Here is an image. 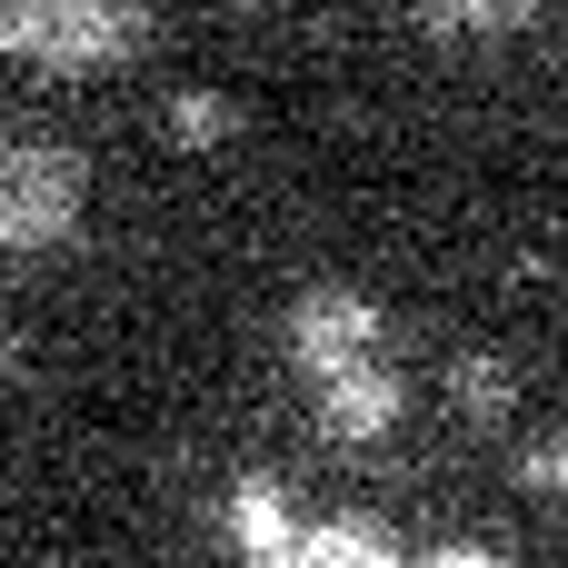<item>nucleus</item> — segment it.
Returning <instances> with one entry per match:
<instances>
[{
  "label": "nucleus",
  "mask_w": 568,
  "mask_h": 568,
  "mask_svg": "<svg viewBox=\"0 0 568 568\" xmlns=\"http://www.w3.org/2000/svg\"><path fill=\"white\" fill-rule=\"evenodd\" d=\"M230 130H240V110H230L220 90H180V100H170V140H180V150H220Z\"/></svg>",
  "instance_id": "obj_9"
},
{
  "label": "nucleus",
  "mask_w": 568,
  "mask_h": 568,
  "mask_svg": "<svg viewBox=\"0 0 568 568\" xmlns=\"http://www.w3.org/2000/svg\"><path fill=\"white\" fill-rule=\"evenodd\" d=\"M0 379H10V339H0Z\"/></svg>",
  "instance_id": "obj_12"
},
{
  "label": "nucleus",
  "mask_w": 568,
  "mask_h": 568,
  "mask_svg": "<svg viewBox=\"0 0 568 568\" xmlns=\"http://www.w3.org/2000/svg\"><path fill=\"white\" fill-rule=\"evenodd\" d=\"M519 489H539V499H568V429H539V439L519 449Z\"/></svg>",
  "instance_id": "obj_10"
},
{
  "label": "nucleus",
  "mask_w": 568,
  "mask_h": 568,
  "mask_svg": "<svg viewBox=\"0 0 568 568\" xmlns=\"http://www.w3.org/2000/svg\"><path fill=\"white\" fill-rule=\"evenodd\" d=\"M409 10H419L439 40H489V30H509L529 0H409Z\"/></svg>",
  "instance_id": "obj_8"
},
{
  "label": "nucleus",
  "mask_w": 568,
  "mask_h": 568,
  "mask_svg": "<svg viewBox=\"0 0 568 568\" xmlns=\"http://www.w3.org/2000/svg\"><path fill=\"white\" fill-rule=\"evenodd\" d=\"M449 399H459V419H479V429H499V419L519 409V369H509L499 349H469V359L449 369Z\"/></svg>",
  "instance_id": "obj_5"
},
{
  "label": "nucleus",
  "mask_w": 568,
  "mask_h": 568,
  "mask_svg": "<svg viewBox=\"0 0 568 568\" xmlns=\"http://www.w3.org/2000/svg\"><path fill=\"white\" fill-rule=\"evenodd\" d=\"M90 170L60 140H0V260H40L80 230Z\"/></svg>",
  "instance_id": "obj_2"
},
{
  "label": "nucleus",
  "mask_w": 568,
  "mask_h": 568,
  "mask_svg": "<svg viewBox=\"0 0 568 568\" xmlns=\"http://www.w3.org/2000/svg\"><path fill=\"white\" fill-rule=\"evenodd\" d=\"M419 568H499L489 549H439V559H419Z\"/></svg>",
  "instance_id": "obj_11"
},
{
  "label": "nucleus",
  "mask_w": 568,
  "mask_h": 568,
  "mask_svg": "<svg viewBox=\"0 0 568 568\" xmlns=\"http://www.w3.org/2000/svg\"><path fill=\"white\" fill-rule=\"evenodd\" d=\"M270 568H399V559H389L369 529H300Z\"/></svg>",
  "instance_id": "obj_7"
},
{
  "label": "nucleus",
  "mask_w": 568,
  "mask_h": 568,
  "mask_svg": "<svg viewBox=\"0 0 568 568\" xmlns=\"http://www.w3.org/2000/svg\"><path fill=\"white\" fill-rule=\"evenodd\" d=\"M290 359H300L310 389H329V379H349V369H379V359H389L379 300H369V290H300V310H290Z\"/></svg>",
  "instance_id": "obj_3"
},
{
  "label": "nucleus",
  "mask_w": 568,
  "mask_h": 568,
  "mask_svg": "<svg viewBox=\"0 0 568 568\" xmlns=\"http://www.w3.org/2000/svg\"><path fill=\"white\" fill-rule=\"evenodd\" d=\"M0 50L50 80H90L150 50V0H0Z\"/></svg>",
  "instance_id": "obj_1"
},
{
  "label": "nucleus",
  "mask_w": 568,
  "mask_h": 568,
  "mask_svg": "<svg viewBox=\"0 0 568 568\" xmlns=\"http://www.w3.org/2000/svg\"><path fill=\"white\" fill-rule=\"evenodd\" d=\"M399 409H409V389H399V369H389V359H379V369H349V379H329V389H320V419H329V439H339V449L389 439V429H399Z\"/></svg>",
  "instance_id": "obj_4"
},
{
  "label": "nucleus",
  "mask_w": 568,
  "mask_h": 568,
  "mask_svg": "<svg viewBox=\"0 0 568 568\" xmlns=\"http://www.w3.org/2000/svg\"><path fill=\"white\" fill-rule=\"evenodd\" d=\"M230 539H240V559H250V568H270L290 539H300V519L280 509V489H270V479H250V489L230 499Z\"/></svg>",
  "instance_id": "obj_6"
}]
</instances>
